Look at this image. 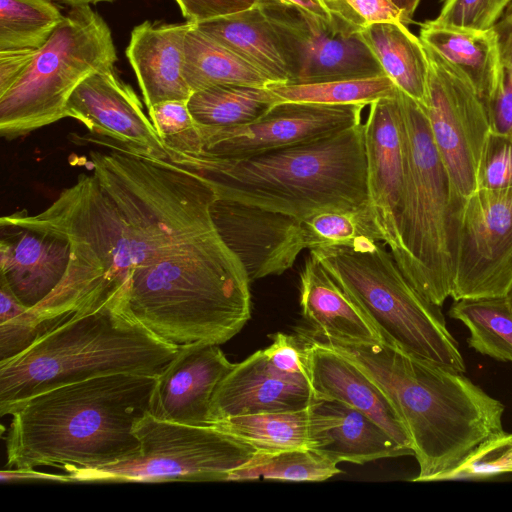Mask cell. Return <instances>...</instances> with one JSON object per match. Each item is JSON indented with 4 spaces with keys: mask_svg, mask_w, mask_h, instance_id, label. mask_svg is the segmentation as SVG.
I'll use <instances>...</instances> for the list:
<instances>
[{
    "mask_svg": "<svg viewBox=\"0 0 512 512\" xmlns=\"http://www.w3.org/2000/svg\"><path fill=\"white\" fill-rule=\"evenodd\" d=\"M305 248L363 251L383 242L369 203L314 213L300 221Z\"/></svg>",
    "mask_w": 512,
    "mask_h": 512,
    "instance_id": "31",
    "label": "cell"
},
{
    "mask_svg": "<svg viewBox=\"0 0 512 512\" xmlns=\"http://www.w3.org/2000/svg\"><path fill=\"white\" fill-rule=\"evenodd\" d=\"M404 14L406 24L412 22L413 15L420 3V0H391Z\"/></svg>",
    "mask_w": 512,
    "mask_h": 512,
    "instance_id": "45",
    "label": "cell"
},
{
    "mask_svg": "<svg viewBox=\"0 0 512 512\" xmlns=\"http://www.w3.org/2000/svg\"><path fill=\"white\" fill-rule=\"evenodd\" d=\"M0 284L27 308L62 281L71 255L67 234L42 212L17 211L0 219Z\"/></svg>",
    "mask_w": 512,
    "mask_h": 512,
    "instance_id": "14",
    "label": "cell"
},
{
    "mask_svg": "<svg viewBox=\"0 0 512 512\" xmlns=\"http://www.w3.org/2000/svg\"><path fill=\"white\" fill-rule=\"evenodd\" d=\"M314 401L306 376L280 371L264 350H258L235 363L218 384L210 403L209 424L233 416L299 410Z\"/></svg>",
    "mask_w": 512,
    "mask_h": 512,
    "instance_id": "19",
    "label": "cell"
},
{
    "mask_svg": "<svg viewBox=\"0 0 512 512\" xmlns=\"http://www.w3.org/2000/svg\"><path fill=\"white\" fill-rule=\"evenodd\" d=\"M157 377L109 374L28 398L9 413L7 467L93 469L136 456L134 427L150 413Z\"/></svg>",
    "mask_w": 512,
    "mask_h": 512,
    "instance_id": "1",
    "label": "cell"
},
{
    "mask_svg": "<svg viewBox=\"0 0 512 512\" xmlns=\"http://www.w3.org/2000/svg\"><path fill=\"white\" fill-rule=\"evenodd\" d=\"M419 38L469 82L489 112L499 88L501 74L495 29H457L427 20L420 26Z\"/></svg>",
    "mask_w": 512,
    "mask_h": 512,
    "instance_id": "24",
    "label": "cell"
},
{
    "mask_svg": "<svg viewBox=\"0 0 512 512\" xmlns=\"http://www.w3.org/2000/svg\"><path fill=\"white\" fill-rule=\"evenodd\" d=\"M302 316L311 326V336L347 344L382 342L369 320L310 253L300 273Z\"/></svg>",
    "mask_w": 512,
    "mask_h": 512,
    "instance_id": "23",
    "label": "cell"
},
{
    "mask_svg": "<svg viewBox=\"0 0 512 512\" xmlns=\"http://www.w3.org/2000/svg\"><path fill=\"white\" fill-rule=\"evenodd\" d=\"M361 34L385 75L400 91L425 107L429 59L420 38L403 22L371 24Z\"/></svg>",
    "mask_w": 512,
    "mask_h": 512,
    "instance_id": "26",
    "label": "cell"
},
{
    "mask_svg": "<svg viewBox=\"0 0 512 512\" xmlns=\"http://www.w3.org/2000/svg\"><path fill=\"white\" fill-rule=\"evenodd\" d=\"M341 473L337 463L312 449L256 451L230 472L227 481L278 480L321 482Z\"/></svg>",
    "mask_w": 512,
    "mask_h": 512,
    "instance_id": "32",
    "label": "cell"
},
{
    "mask_svg": "<svg viewBox=\"0 0 512 512\" xmlns=\"http://www.w3.org/2000/svg\"><path fill=\"white\" fill-rule=\"evenodd\" d=\"M170 160L204 176L218 199L300 221L320 211L368 203L363 123L319 140L246 158L199 153Z\"/></svg>",
    "mask_w": 512,
    "mask_h": 512,
    "instance_id": "4",
    "label": "cell"
},
{
    "mask_svg": "<svg viewBox=\"0 0 512 512\" xmlns=\"http://www.w3.org/2000/svg\"><path fill=\"white\" fill-rule=\"evenodd\" d=\"M500 52V83L489 116L492 130L512 133V6L494 26Z\"/></svg>",
    "mask_w": 512,
    "mask_h": 512,
    "instance_id": "37",
    "label": "cell"
},
{
    "mask_svg": "<svg viewBox=\"0 0 512 512\" xmlns=\"http://www.w3.org/2000/svg\"><path fill=\"white\" fill-rule=\"evenodd\" d=\"M506 296L508 298V301H509V304H510V307H511V311H512V285L510 286Z\"/></svg>",
    "mask_w": 512,
    "mask_h": 512,
    "instance_id": "47",
    "label": "cell"
},
{
    "mask_svg": "<svg viewBox=\"0 0 512 512\" xmlns=\"http://www.w3.org/2000/svg\"><path fill=\"white\" fill-rule=\"evenodd\" d=\"M196 26L252 64L271 84L289 82L279 35L259 1L244 11L197 23Z\"/></svg>",
    "mask_w": 512,
    "mask_h": 512,
    "instance_id": "25",
    "label": "cell"
},
{
    "mask_svg": "<svg viewBox=\"0 0 512 512\" xmlns=\"http://www.w3.org/2000/svg\"><path fill=\"white\" fill-rule=\"evenodd\" d=\"M279 102L267 86L221 84L193 92L188 108L199 126L233 128L256 121Z\"/></svg>",
    "mask_w": 512,
    "mask_h": 512,
    "instance_id": "29",
    "label": "cell"
},
{
    "mask_svg": "<svg viewBox=\"0 0 512 512\" xmlns=\"http://www.w3.org/2000/svg\"><path fill=\"white\" fill-rule=\"evenodd\" d=\"M406 179L394 259L412 286L442 306L451 296L456 240L466 197L459 194L434 144L424 107L398 91Z\"/></svg>",
    "mask_w": 512,
    "mask_h": 512,
    "instance_id": "6",
    "label": "cell"
},
{
    "mask_svg": "<svg viewBox=\"0 0 512 512\" xmlns=\"http://www.w3.org/2000/svg\"><path fill=\"white\" fill-rule=\"evenodd\" d=\"M504 474H512V433L502 430L482 440L431 482L479 481Z\"/></svg>",
    "mask_w": 512,
    "mask_h": 512,
    "instance_id": "35",
    "label": "cell"
},
{
    "mask_svg": "<svg viewBox=\"0 0 512 512\" xmlns=\"http://www.w3.org/2000/svg\"><path fill=\"white\" fill-rule=\"evenodd\" d=\"M63 2L71 7H77L82 5H92L98 3H112L115 0H57Z\"/></svg>",
    "mask_w": 512,
    "mask_h": 512,
    "instance_id": "46",
    "label": "cell"
},
{
    "mask_svg": "<svg viewBox=\"0 0 512 512\" xmlns=\"http://www.w3.org/2000/svg\"><path fill=\"white\" fill-rule=\"evenodd\" d=\"M448 314L467 327L470 348L512 362V311L506 295L454 300Z\"/></svg>",
    "mask_w": 512,
    "mask_h": 512,
    "instance_id": "30",
    "label": "cell"
},
{
    "mask_svg": "<svg viewBox=\"0 0 512 512\" xmlns=\"http://www.w3.org/2000/svg\"><path fill=\"white\" fill-rule=\"evenodd\" d=\"M283 3L294 5L313 14L327 22L332 21V13L320 0H279Z\"/></svg>",
    "mask_w": 512,
    "mask_h": 512,
    "instance_id": "44",
    "label": "cell"
},
{
    "mask_svg": "<svg viewBox=\"0 0 512 512\" xmlns=\"http://www.w3.org/2000/svg\"><path fill=\"white\" fill-rule=\"evenodd\" d=\"M327 8L361 29L383 22L406 24L403 12L391 0H338Z\"/></svg>",
    "mask_w": 512,
    "mask_h": 512,
    "instance_id": "40",
    "label": "cell"
},
{
    "mask_svg": "<svg viewBox=\"0 0 512 512\" xmlns=\"http://www.w3.org/2000/svg\"><path fill=\"white\" fill-rule=\"evenodd\" d=\"M512 0H441L435 24L468 30L494 28Z\"/></svg>",
    "mask_w": 512,
    "mask_h": 512,
    "instance_id": "38",
    "label": "cell"
},
{
    "mask_svg": "<svg viewBox=\"0 0 512 512\" xmlns=\"http://www.w3.org/2000/svg\"><path fill=\"white\" fill-rule=\"evenodd\" d=\"M302 345L315 399L339 401L365 413L401 446L413 451L398 413L368 376L346 357L307 333L303 335Z\"/></svg>",
    "mask_w": 512,
    "mask_h": 512,
    "instance_id": "20",
    "label": "cell"
},
{
    "mask_svg": "<svg viewBox=\"0 0 512 512\" xmlns=\"http://www.w3.org/2000/svg\"><path fill=\"white\" fill-rule=\"evenodd\" d=\"M313 338L350 360L385 393L412 442L419 465L412 481L431 482L482 440L503 430L504 404L464 373L384 342L347 344Z\"/></svg>",
    "mask_w": 512,
    "mask_h": 512,
    "instance_id": "3",
    "label": "cell"
},
{
    "mask_svg": "<svg viewBox=\"0 0 512 512\" xmlns=\"http://www.w3.org/2000/svg\"><path fill=\"white\" fill-rule=\"evenodd\" d=\"M128 310L123 295L87 307L0 361V415L43 391L118 373L159 376L178 352Z\"/></svg>",
    "mask_w": 512,
    "mask_h": 512,
    "instance_id": "5",
    "label": "cell"
},
{
    "mask_svg": "<svg viewBox=\"0 0 512 512\" xmlns=\"http://www.w3.org/2000/svg\"><path fill=\"white\" fill-rule=\"evenodd\" d=\"M64 17L52 0H0V51L38 50Z\"/></svg>",
    "mask_w": 512,
    "mask_h": 512,
    "instance_id": "33",
    "label": "cell"
},
{
    "mask_svg": "<svg viewBox=\"0 0 512 512\" xmlns=\"http://www.w3.org/2000/svg\"><path fill=\"white\" fill-rule=\"evenodd\" d=\"M425 49L429 77L424 110L430 132L457 192L469 197L477 190L478 163L492 129L489 112L454 67L429 47Z\"/></svg>",
    "mask_w": 512,
    "mask_h": 512,
    "instance_id": "11",
    "label": "cell"
},
{
    "mask_svg": "<svg viewBox=\"0 0 512 512\" xmlns=\"http://www.w3.org/2000/svg\"><path fill=\"white\" fill-rule=\"evenodd\" d=\"M512 187V133L490 130L477 168V189Z\"/></svg>",
    "mask_w": 512,
    "mask_h": 512,
    "instance_id": "39",
    "label": "cell"
},
{
    "mask_svg": "<svg viewBox=\"0 0 512 512\" xmlns=\"http://www.w3.org/2000/svg\"><path fill=\"white\" fill-rule=\"evenodd\" d=\"M139 453L93 469H69L62 482L227 481L257 451L210 425L164 421L150 413L134 427Z\"/></svg>",
    "mask_w": 512,
    "mask_h": 512,
    "instance_id": "9",
    "label": "cell"
},
{
    "mask_svg": "<svg viewBox=\"0 0 512 512\" xmlns=\"http://www.w3.org/2000/svg\"><path fill=\"white\" fill-rule=\"evenodd\" d=\"M312 450L335 463L364 464L383 458L414 456L365 413L335 400L315 399Z\"/></svg>",
    "mask_w": 512,
    "mask_h": 512,
    "instance_id": "22",
    "label": "cell"
},
{
    "mask_svg": "<svg viewBox=\"0 0 512 512\" xmlns=\"http://www.w3.org/2000/svg\"><path fill=\"white\" fill-rule=\"evenodd\" d=\"M234 365L216 344L180 345L157 377L150 414L164 421L208 425L213 394Z\"/></svg>",
    "mask_w": 512,
    "mask_h": 512,
    "instance_id": "18",
    "label": "cell"
},
{
    "mask_svg": "<svg viewBox=\"0 0 512 512\" xmlns=\"http://www.w3.org/2000/svg\"><path fill=\"white\" fill-rule=\"evenodd\" d=\"M66 117L91 132L88 140L113 150L170 159L151 120L133 88L123 82L114 68L92 74L72 93Z\"/></svg>",
    "mask_w": 512,
    "mask_h": 512,
    "instance_id": "15",
    "label": "cell"
},
{
    "mask_svg": "<svg viewBox=\"0 0 512 512\" xmlns=\"http://www.w3.org/2000/svg\"><path fill=\"white\" fill-rule=\"evenodd\" d=\"M112 31L90 5L72 7L16 83L0 96V134L25 136L66 117L75 89L94 73L114 68Z\"/></svg>",
    "mask_w": 512,
    "mask_h": 512,
    "instance_id": "8",
    "label": "cell"
},
{
    "mask_svg": "<svg viewBox=\"0 0 512 512\" xmlns=\"http://www.w3.org/2000/svg\"><path fill=\"white\" fill-rule=\"evenodd\" d=\"M320 1H321L323 4H325V5H326V7H327L328 5L333 4V3H335V2H336V1H338V0H320Z\"/></svg>",
    "mask_w": 512,
    "mask_h": 512,
    "instance_id": "48",
    "label": "cell"
},
{
    "mask_svg": "<svg viewBox=\"0 0 512 512\" xmlns=\"http://www.w3.org/2000/svg\"><path fill=\"white\" fill-rule=\"evenodd\" d=\"M269 336L272 343L263 350L272 364L280 371L301 374L309 379L302 343L294 336L282 332H276Z\"/></svg>",
    "mask_w": 512,
    "mask_h": 512,
    "instance_id": "41",
    "label": "cell"
},
{
    "mask_svg": "<svg viewBox=\"0 0 512 512\" xmlns=\"http://www.w3.org/2000/svg\"><path fill=\"white\" fill-rule=\"evenodd\" d=\"M212 217L250 282L284 273L306 249L300 220L290 215L217 198Z\"/></svg>",
    "mask_w": 512,
    "mask_h": 512,
    "instance_id": "16",
    "label": "cell"
},
{
    "mask_svg": "<svg viewBox=\"0 0 512 512\" xmlns=\"http://www.w3.org/2000/svg\"><path fill=\"white\" fill-rule=\"evenodd\" d=\"M512 285V187L466 197L456 240L453 300L505 296Z\"/></svg>",
    "mask_w": 512,
    "mask_h": 512,
    "instance_id": "12",
    "label": "cell"
},
{
    "mask_svg": "<svg viewBox=\"0 0 512 512\" xmlns=\"http://www.w3.org/2000/svg\"><path fill=\"white\" fill-rule=\"evenodd\" d=\"M36 51L35 49L0 51V96L16 83L33 60Z\"/></svg>",
    "mask_w": 512,
    "mask_h": 512,
    "instance_id": "43",
    "label": "cell"
},
{
    "mask_svg": "<svg viewBox=\"0 0 512 512\" xmlns=\"http://www.w3.org/2000/svg\"><path fill=\"white\" fill-rule=\"evenodd\" d=\"M187 22L201 23L232 15L256 5L259 0H175Z\"/></svg>",
    "mask_w": 512,
    "mask_h": 512,
    "instance_id": "42",
    "label": "cell"
},
{
    "mask_svg": "<svg viewBox=\"0 0 512 512\" xmlns=\"http://www.w3.org/2000/svg\"><path fill=\"white\" fill-rule=\"evenodd\" d=\"M280 101L329 105H370L394 97L398 88L386 75L320 83H274L267 86Z\"/></svg>",
    "mask_w": 512,
    "mask_h": 512,
    "instance_id": "34",
    "label": "cell"
},
{
    "mask_svg": "<svg viewBox=\"0 0 512 512\" xmlns=\"http://www.w3.org/2000/svg\"><path fill=\"white\" fill-rule=\"evenodd\" d=\"M193 24L144 21L132 29L125 54L147 110L160 102L191 97L183 68L185 37Z\"/></svg>",
    "mask_w": 512,
    "mask_h": 512,
    "instance_id": "21",
    "label": "cell"
},
{
    "mask_svg": "<svg viewBox=\"0 0 512 512\" xmlns=\"http://www.w3.org/2000/svg\"><path fill=\"white\" fill-rule=\"evenodd\" d=\"M310 253L363 312L382 342L415 358L466 372L440 306L412 286L383 245L363 251L333 248Z\"/></svg>",
    "mask_w": 512,
    "mask_h": 512,
    "instance_id": "7",
    "label": "cell"
},
{
    "mask_svg": "<svg viewBox=\"0 0 512 512\" xmlns=\"http://www.w3.org/2000/svg\"><path fill=\"white\" fill-rule=\"evenodd\" d=\"M148 114L169 158L202 151L199 128L189 111L188 101L160 102L149 108Z\"/></svg>",
    "mask_w": 512,
    "mask_h": 512,
    "instance_id": "36",
    "label": "cell"
},
{
    "mask_svg": "<svg viewBox=\"0 0 512 512\" xmlns=\"http://www.w3.org/2000/svg\"><path fill=\"white\" fill-rule=\"evenodd\" d=\"M364 107L282 101L247 125L209 128L197 124L202 140L200 153L239 159L312 142L361 124Z\"/></svg>",
    "mask_w": 512,
    "mask_h": 512,
    "instance_id": "13",
    "label": "cell"
},
{
    "mask_svg": "<svg viewBox=\"0 0 512 512\" xmlns=\"http://www.w3.org/2000/svg\"><path fill=\"white\" fill-rule=\"evenodd\" d=\"M363 127L368 203L383 243L388 245L394 257L399 250L406 179V150L398 92L394 97L370 104Z\"/></svg>",
    "mask_w": 512,
    "mask_h": 512,
    "instance_id": "17",
    "label": "cell"
},
{
    "mask_svg": "<svg viewBox=\"0 0 512 512\" xmlns=\"http://www.w3.org/2000/svg\"><path fill=\"white\" fill-rule=\"evenodd\" d=\"M250 280L216 225L160 248L123 287L130 313L173 345L223 344L251 317Z\"/></svg>",
    "mask_w": 512,
    "mask_h": 512,
    "instance_id": "2",
    "label": "cell"
},
{
    "mask_svg": "<svg viewBox=\"0 0 512 512\" xmlns=\"http://www.w3.org/2000/svg\"><path fill=\"white\" fill-rule=\"evenodd\" d=\"M257 451L312 449L313 415L311 405L288 411L233 416L209 424Z\"/></svg>",
    "mask_w": 512,
    "mask_h": 512,
    "instance_id": "28",
    "label": "cell"
},
{
    "mask_svg": "<svg viewBox=\"0 0 512 512\" xmlns=\"http://www.w3.org/2000/svg\"><path fill=\"white\" fill-rule=\"evenodd\" d=\"M272 21L289 71L288 83H320L385 75L361 28L332 13L327 22L279 0H259Z\"/></svg>",
    "mask_w": 512,
    "mask_h": 512,
    "instance_id": "10",
    "label": "cell"
},
{
    "mask_svg": "<svg viewBox=\"0 0 512 512\" xmlns=\"http://www.w3.org/2000/svg\"><path fill=\"white\" fill-rule=\"evenodd\" d=\"M183 73L192 93L221 84L265 87L271 84L261 71L202 32L196 24L185 37Z\"/></svg>",
    "mask_w": 512,
    "mask_h": 512,
    "instance_id": "27",
    "label": "cell"
}]
</instances>
